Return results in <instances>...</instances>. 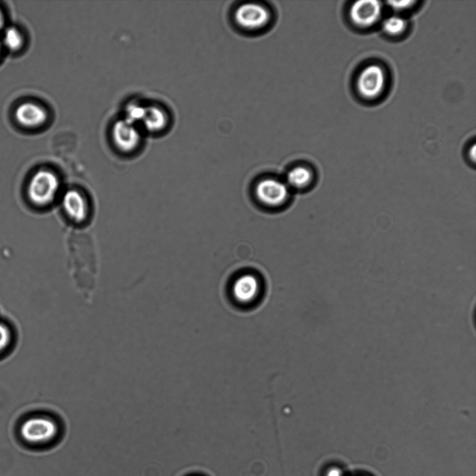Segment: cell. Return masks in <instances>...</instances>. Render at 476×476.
<instances>
[{"label": "cell", "instance_id": "9c48e42d", "mask_svg": "<svg viewBox=\"0 0 476 476\" xmlns=\"http://www.w3.org/2000/svg\"><path fill=\"white\" fill-rule=\"evenodd\" d=\"M17 121L24 127L33 128L43 125L47 120L48 113L41 105L33 102H24L15 109Z\"/></svg>", "mask_w": 476, "mask_h": 476}, {"label": "cell", "instance_id": "3957f363", "mask_svg": "<svg viewBox=\"0 0 476 476\" xmlns=\"http://www.w3.org/2000/svg\"><path fill=\"white\" fill-rule=\"evenodd\" d=\"M56 421L48 415L36 414L24 418L17 428L19 440L25 446L36 447L52 441L58 433Z\"/></svg>", "mask_w": 476, "mask_h": 476}, {"label": "cell", "instance_id": "ffe728a7", "mask_svg": "<svg viewBox=\"0 0 476 476\" xmlns=\"http://www.w3.org/2000/svg\"><path fill=\"white\" fill-rule=\"evenodd\" d=\"M3 23H4L3 15L1 12V10H0V29L2 28Z\"/></svg>", "mask_w": 476, "mask_h": 476}, {"label": "cell", "instance_id": "52a82bcc", "mask_svg": "<svg viewBox=\"0 0 476 476\" xmlns=\"http://www.w3.org/2000/svg\"><path fill=\"white\" fill-rule=\"evenodd\" d=\"M62 206L68 217L79 224L84 222L89 212V203L84 194L77 189H70L63 196Z\"/></svg>", "mask_w": 476, "mask_h": 476}, {"label": "cell", "instance_id": "2e32d148", "mask_svg": "<svg viewBox=\"0 0 476 476\" xmlns=\"http://www.w3.org/2000/svg\"><path fill=\"white\" fill-rule=\"evenodd\" d=\"M406 27V22L399 16L387 18L383 23V30L388 34L397 36L404 32Z\"/></svg>", "mask_w": 476, "mask_h": 476}, {"label": "cell", "instance_id": "d6986e66", "mask_svg": "<svg viewBox=\"0 0 476 476\" xmlns=\"http://www.w3.org/2000/svg\"><path fill=\"white\" fill-rule=\"evenodd\" d=\"M325 476H344V475L340 468L332 467L328 470Z\"/></svg>", "mask_w": 476, "mask_h": 476}, {"label": "cell", "instance_id": "8fae6325", "mask_svg": "<svg viewBox=\"0 0 476 476\" xmlns=\"http://www.w3.org/2000/svg\"><path fill=\"white\" fill-rule=\"evenodd\" d=\"M139 123L151 133L164 130L169 123V116L162 107L156 104L144 105Z\"/></svg>", "mask_w": 476, "mask_h": 476}, {"label": "cell", "instance_id": "ac0fdd59", "mask_svg": "<svg viewBox=\"0 0 476 476\" xmlns=\"http://www.w3.org/2000/svg\"><path fill=\"white\" fill-rule=\"evenodd\" d=\"M416 1H390L387 3L396 10H403L412 7Z\"/></svg>", "mask_w": 476, "mask_h": 476}, {"label": "cell", "instance_id": "7c38bea8", "mask_svg": "<svg viewBox=\"0 0 476 476\" xmlns=\"http://www.w3.org/2000/svg\"><path fill=\"white\" fill-rule=\"evenodd\" d=\"M259 291L256 279L251 275L239 277L234 283L232 292L236 300L241 303L252 302Z\"/></svg>", "mask_w": 476, "mask_h": 476}, {"label": "cell", "instance_id": "44dd1931", "mask_svg": "<svg viewBox=\"0 0 476 476\" xmlns=\"http://www.w3.org/2000/svg\"><path fill=\"white\" fill-rule=\"evenodd\" d=\"M0 53H1V44H0Z\"/></svg>", "mask_w": 476, "mask_h": 476}, {"label": "cell", "instance_id": "5bb4252c", "mask_svg": "<svg viewBox=\"0 0 476 476\" xmlns=\"http://www.w3.org/2000/svg\"><path fill=\"white\" fill-rule=\"evenodd\" d=\"M311 171L302 167H297L291 169L287 175V181L290 185L301 187L307 185L312 180Z\"/></svg>", "mask_w": 476, "mask_h": 476}, {"label": "cell", "instance_id": "7a4b0ae2", "mask_svg": "<svg viewBox=\"0 0 476 476\" xmlns=\"http://www.w3.org/2000/svg\"><path fill=\"white\" fill-rule=\"evenodd\" d=\"M235 26L246 33H259L268 29L274 20L272 9L257 1H246L237 5L231 13Z\"/></svg>", "mask_w": 476, "mask_h": 476}, {"label": "cell", "instance_id": "9a60e30c", "mask_svg": "<svg viewBox=\"0 0 476 476\" xmlns=\"http://www.w3.org/2000/svg\"><path fill=\"white\" fill-rule=\"evenodd\" d=\"M24 42L22 34L15 26L8 27L3 33V45L10 51H17L21 48Z\"/></svg>", "mask_w": 476, "mask_h": 476}, {"label": "cell", "instance_id": "5b68a950", "mask_svg": "<svg viewBox=\"0 0 476 476\" xmlns=\"http://www.w3.org/2000/svg\"><path fill=\"white\" fill-rule=\"evenodd\" d=\"M385 81L384 70L378 65L372 64L360 72L357 79V89L364 98L374 99L382 93Z\"/></svg>", "mask_w": 476, "mask_h": 476}, {"label": "cell", "instance_id": "30bf717a", "mask_svg": "<svg viewBox=\"0 0 476 476\" xmlns=\"http://www.w3.org/2000/svg\"><path fill=\"white\" fill-rule=\"evenodd\" d=\"M259 199L270 206L281 204L287 197L286 186L274 179H266L259 183L256 188Z\"/></svg>", "mask_w": 476, "mask_h": 476}, {"label": "cell", "instance_id": "e0dca14e", "mask_svg": "<svg viewBox=\"0 0 476 476\" xmlns=\"http://www.w3.org/2000/svg\"><path fill=\"white\" fill-rule=\"evenodd\" d=\"M13 339L12 331L6 323L0 321V355L10 346Z\"/></svg>", "mask_w": 476, "mask_h": 476}, {"label": "cell", "instance_id": "8992f818", "mask_svg": "<svg viewBox=\"0 0 476 476\" xmlns=\"http://www.w3.org/2000/svg\"><path fill=\"white\" fill-rule=\"evenodd\" d=\"M112 138L119 151L131 153L138 148L141 142V133L137 125L124 118L114 123Z\"/></svg>", "mask_w": 476, "mask_h": 476}, {"label": "cell", "instance_id": "6da1fadb", "mask_svg": "<svg viewBox=\"0 0 476 476\" xmlns=\"http://www.w3.org/2000/svg\"><path fill=\"white\" fill-rule=\"evenodd\" d=\"M70 269L77 288L86 296L94 291L98 278L99 263L95 242L86 231H72L68 238Z\"/></svg>", "mask_w": 476, "mask_h": 476}, {"label": "cell", "instance_id": "277c9868", "mask_svg": "<svg viewBox=\"0 0 476 476\" xmlns=\"http://www.w3.org/2000/svg\"><path fill=\"white\" fill-rule=\"evenodd\" d=\"M59 190L57 175L49 169H40L29 178L26 193L29 201L38 207H45L55 199Z\"/></svg>", "mask_w": 476, "mask_h": 476}, {"label": "cell", "instance_id": "ba28073f", "mask_svg": "<svg viewBox=\"0 0 476 476\" xmlns=\"http://www.w3.org/2000/svg\"><path fill=\"white\" fill-rule=\"evenodd\" d=\"M381 14V3L375 0L355 1L350 9L352 22L360 27L372 26L378 20Z\"/></svg>", "mask_w": 476, "mask_h": 476}, {"label": "cell", "instance_id": "4fadbf2b", "mask_svg": "<svg viewBox=\"0 0 476 476\" xmlns=\"http://www.w3.org/2000/svg\"><path fill=\"white\" fill-rule=\"evenodd\" d=\"M77 148L75 136L68 132H63L55 135L52 141V149L56 155L67 157L72 154Z\"/></svg>", "mask_w": 476, "mask_h": 476}]
</instances>
